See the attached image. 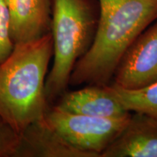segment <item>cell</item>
Instances as JSON below:
<instances>
[{"mask_svg":"<svg viewBox=\"0 0 157 157\" xmlns=\"http://www.w3.org/2000/svg\"><path fill=\"white\" fill-rule=\"evenodd\" d=\"M100 15L89 50L74 66L69 86L108 85L129 45L157 20V0H98Z\"/></svg>","mask_w":157,"mask_h":157,"instance_id":"obj_1","label":"cell"},{"mask_svg":"<svg viewBox=\"0 0 157 157\" xmlns=\"http://www.w3.org/2000/svg\"><path fill=\"white\" fill-rule=\"evenodd\" d=\"M53 58L51 34L14 45L0 63V116L21 135L44 119L50 106L46 95L48 68Z\"/></svg>","mask_w":157,"mask_h":157,"instance_id":"obj_2","label":"cell"},{"mask_svg":"<svg viewBox=\"0 0 157 157\" xmlns=\"http://www.w3.org/2000/svg\"><path fill=\"white\" fill-rule=\"evenodd\" d=\"M53 63L46 80L50 105L67 91L76 63L93 44L99 21L98 0H51Z\"/></svg>","mask_w":157,"mask_h":157,"instance_id":"obj_3","label":"cell"},{"mask_svg":"<svg viewBox=\"0 0 157 157\" xmlns=\"http://www.w3.org/2000/svg\"><path fill=\"white\" fill-rule=\"evenodd\" d=\"M129 117L108 119L91 117L66 112L50 105L44 119L71 144L92 157H101L123 130Z\"/></svg>","mask_w":157,"mask_h":157,"instance_id":"obj_4","label":"cell"},{"mask_svg":"<svg viewBox=\"0 0 157 157\" xmlns=\"http://www.w3.org/2000/svg\"><path fill=\"white\" fill-rule=\"evenodd\" d=\"M113 82L135 90L157 81V20L135 39L121 57Z\"/></svg>","mask_w":157,"mask_h":157,"instance_id":"obj_5","label":"cell"},{"mask_svg":"<svg viewBox=\"0 0 157 157\" xmlns=\"http://www.w3.org/2000/svg\"><path fill=\"white\" fill-rule=\"evenodd\" d=\"M52 105L66 112L95 117L122 119L131 115L113 95L109 84H88L78 90H67Z\"/></svg>","mask_w":157,"mask_h":157,"instance_id":"obj_6","label":"cell"},{"mask_svg":"<svg viewBox=\"0 0 157 157\" xmlns=\"http://www.w3.org/2000/svg\"><path fill=\"white\" fill-rule=\"evenodd\" d=\"M13 44L36 40L50 34L51 0H6Z\"/></svg>","mask_w":157,"mask_h":157,"instance_id":"obj_7","label":"cell"},{"mask_svg":"<svg viewBox=\"0 0 157 157\" xmlns=\"http://www.w3.org/2000/svg\"><path fill=\"white\" fill-rule=\"evenodd\" d=\"M132 113L101 157H157V120L145 113Z\"/></svg>","mask_w":157,"mask_h":157,"instance_id":"obj_8","label":"cell"},{"mask_svg":"<svg viewBox=\"0 0 157 157\" xmlns=\"http://www.w3.org/2000/svg\"><path fill=\"white\" fill-rule=\"evenodd\" d=\"M15 157H92L50 127L44 119L31 124L20 135Z\"/></svg>","mask_w":157,"mask_h":157,"instance_id":"obj_9","label":"cell"},{"mask_svg":"<svg viewBox=\"0 0 157 157\" xmlns=\"http://www.w3.org/2000/svg\"><path fill=\"white\" fill-rule=\"evenodd\" d=\"M110 89L126 109L143 113L157 120V81L138 90H129L111 83Z\"/></svg>","mask_w":157,"mask_h":157,"instance_id":"obj_10","label":"cell"},{"mask_svg":"<svg viewBox=\"0 0 157 157\" xmlns=\"http://www.w3.org/2000/svg\"><path fill=\"white\" fill-rule=\"evenodd\" d=\"M14 44L10 36V17L6 0H0V63L11 53Z\"/></svg>","mask_w":157,"mask_h":157,"instance_id":"obj_11","label":"cell"},{"mask_svg":"<svg viewBox=\"0 0 157 157\" xmlns=\"http://www.w3.org/2000/svg\"><path fill=\"white\" fill-rule=\"evenodd\" d=\"M19 140L20 134L0 116V157H15Z\"/></svg>","mask_w":157,"mask_h":157,"instance_id":"obj_12","label":"cell"}]
</instances>
